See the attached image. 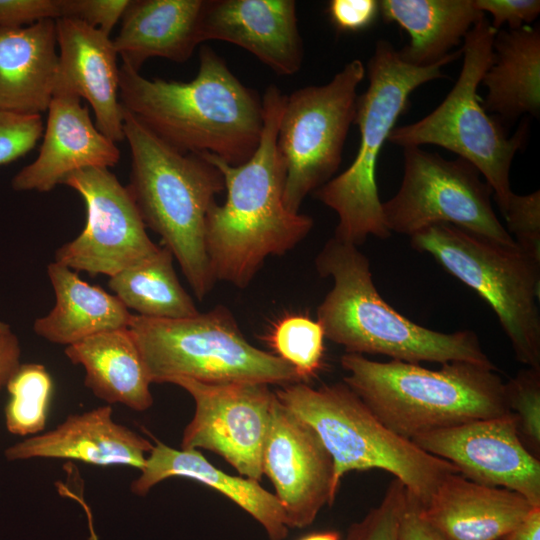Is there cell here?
I'll return each mask as SVG.
<instances>
[{
    "label": "cell",
    "instance_id": "cell-21",
    "mask_svg": "<svg viewBox=\"0 0 540 540\" xmlns=\"http://www.w3.org/2000/svg\"><path fill=\"white\" fill-rule=\"evenodd\" d=\"M533 507L514 491L452 473L419 510L443 540H502Z\"/></svg>",
    "mask_w": 540,
    "mask_h": 540
},
{
    "label": "cell",
    "instance_id": "cell-23",
    "mask_svg": "<svg viewBox=\"0 0 540 540\" xmlns=\"http://www.w3.org/2000/svg\"><path fill=\"white\" fill-rule=\"evenodd\" d=\"M56 22L0 27V111L40 115L54 94L58 53Z\"/></svg>",
    "mask_w": 540,
    "mask_h": 540
},
{
    "label": "cell",
    "instance_id": "cell-5",
    "mask_svg": "<svg viewBox=\"0 0 540 540\" xmlns=\"http://www.w3.org/2000/svg\"><path fill=\"white\" fill-rule=\"evenodd\" d=\"M123 132L131 152L126 187L146 228L161 237L203 300L216 283L205 247L206 215L225 190L223 175L201 154H184L164 143L125 109Z\"/></svg>",
    "mask_w": 540,
    "mask_h": 540
},
{
    "label": "cell",
    "instance_id": "cell-39",
    "mask_svg": "<svg viewBox=\"0 0 540 540\" xmlns=\"http://www.w3.org/2000/svg\"><path fill=\"white\" fill-rule=\"evenodd\" d=\"M327 11L335 28L342 32L367 29L380 13L379 1L375 0H332Z\"/></svg>",
    "mask_w": 540,
    "mask_h": 540
},
{
    "label": "cell",
    "instance_id": "cell-2",
    "mask_svg": "<svg viewBox=\"0 0 540 540\" xmlns=\"http://www.w3.org/2000/svg\"><path fill=\"white\" fill-rule=\"evenodd\" d=\"M199 69L189 82L147 79L122 64L123 108L156 137L184 153H211L230 165L256 151L262 129V99L246 87L211 47L199 51Z\"/></svg>",
    "mask_w": 540,
    "mask_h": 540
},
{
    "label": "cell",
    "instance_id": "cell-10",
    "mask_svg": "<svg viewBox=\"0 0 540 540\" xmlns=\"http://www.w3.org/2000/svg\"><path fill=\"white\" fill-rule=\"evenodd\" d=\"M446 271L473 289L497 315L516 359L540 369V260L517 244L504 245L450 224L410 236Z\"/></svg>",
    "mask_w": 540,
    "mask_h": 540
},
{
    "label": "cell",
    "instance_id": "cell-27",
    "mask_svg": "<svg viewBox=\"0 0 540 540\" xmlns=\"http://www.w3.org/2000/svg\"><path fill=\"white\" fill-rule=\"evenodd\" d=\"M379 9L386 22H394L409 35L398 51L401 59L427 67L460 53L451 52L485 14L473 0H382Z\"/></svg>",
    "mask_w": 540,
    "mask_h": 540
},
{
    "label": "cell",
    "instance_id": "cell-25",
    "mask_svg": "<svg viewBox=\"0 0 540 540\" xmlns=\"http://www.w3.org/2000/svg\"><path fill=\"white\" fill-rule=\"evenodd\" d=\"M47 274L56 301L47 315L34 321L36 335L69 346L102 332L129 327L133 314L114 294L89 284L76 271L55 261L47 266Z\"/></svg>",
    "mask_w": 540,
    "mask_h": 540
},
{
    "label": "cell",
    "instance_id": "cell-14",
    "mask_svg": "<svg viewBox=\"0 0 540 540\" xmlns=\"http://www.w3.org/2000/svg\"><path fill=\"white\" fill-rule=\"evenodd\" d=\"M195 402L193 418L183 431L181 449L212 451L240 475L260 481L274 391L254 382L203 383L188 378L169 381Z\"/></svg>",
    "mask_w": 540,
    "mask_h": 540
},
{
    "label": "cell",
    "instance_id": "cell-17",
    "mask_svg": "<svg viewBox=\"0 0 540 540\" xmlns=\"http://www.w3.org/2000/svg\"><path fill=\"white\" fill-rule=\"evenodd\" d=\"M293 0H205L201 42L235 44L281 76L297 73L303 43Z\"/></svg>",
    "mask_w": 540,
    "mask_h": 540
},
{
    "label": "cell",
    "instance_id": "cell-41",
    "mask_svg": "<svg viewBox=\"0 0 540 540\" xmlns=\"http://www.w3.org/2000/svg\"><path fill=\"white\" fill-rule=\"evenodd\" d=\"M399 540H443L422 517L419 504L408 493L400 523Z\"/></svg>",
    "mask_w": 540,
    "mask_h": 540
},
{
    "label": "cell",
    "instance_id": "cell-11",
    "mask_svg": "<svg viewBox=\"0 0 540 540\" xmlns=\"http://www.w3.org/2000/svg\"><path fill=\"white\" fill-rule=\"evenodd\" d=\"M365 75L362 61L354 59L328 83L286 96L276 144L285 172L283 200L291 212L298 213L307 195L338 170Z\"/></svg>",
    "mask_w": 540,
    "mask_h": 540
},
{
    "label": "cell",
    "instance_id": "cell-36",
    "mask_svg": "<svg viewBox=\"0 0 540 540\" xmlns=\"http://www.w3.org/2000/svg\"><path fill=\"white\" fill-rule=\"evenodd\" d=\"M129 3L130 0H61V18L81 21L110 35Z\"/></svg>",
    "mask_w": 540,
    "mask_h": 540
},
{
    "label": "cell",
    "instance_id": "cell-6",
    "mask_svg": "<svg viewBox=\"0 0 540 540\" xmlns=\"http://www.w3.org/2000/svg\"><path fill=\"white\" fill-rule=\"evenodd\" d=\"M462 54L427 67L404 62L398 50L379 40L366 69L368 87L357 97L354 124L360 141L350 166L313 192L338 215L334 238L356 247L369 235L386 239L376 169L381 149L398 118L407 110L410 95L421 85L445 77L442 68Z\"/></svg>",
    "mask_w": 540,
    "mask_h": 540
},
{
    "label": "cell",
    "instance_id": "cell-4",
    "mask_svg": "<svg viewBox=\"0 0 540 540\" xmlns=\"http://www.w3.org/2000/svg\"><path fill=\"white\" fill-rule=\"evenodd\" d=\"M346 383L394 433L412 440L430 431L509 413L496 370L469 362L438 370L399 360L380 362L345 353Z\"/></svg>",
    "mask_w": 540,
    "mask_h": 540
},
{
    "label": "cell",
    "instance_id": "cell-30",
    "mask_svg": "<svg viewBox=\"0 0 540 540\" xmlns=\"http://www.w3.org/2000/svg\"><path fill=\"white\" fill-rule=\"evenodd\" d=\"M7 430L19 436L38 435L45 429L53 393V380L43 364H21L6 385Z\"/></svg>",
    "mask_w": 540,
    "mask_h": 540
},
{
    "label": "cell",
    "instance_id": "cell-7",
    "mask_svg": "<svg viewBox=\"0 0 540 540\" xmlns=\"http://www.w3.org/2000/svg\"><path fill=\"white\" fill-rule=\"evenodd\" d=\"M276 398L311 426L329 452L334 485L351 471L391 473L423 507L441 482L458 469L387 428L344 382L313 388L306 382L280 386Z\"/></svg>",
    "mask_w": 540,
    "mask_h": 540
},
{
    "label": "cell",
    "instance_id": "cell-22",
    "mask_svg": "<svg viewBox=\"0 0 540 540\" xmlns=\"http://www.w3.org/2000/svg\"><path fill=\"white\" fill-rule=\"evenodd\" d=\"M140 471L130 486L137 496H145L170 477L195 480L217 490L251 515L265 529L269 540H284L288 536L284 511L275 494L264 489L259 481L225 473L198 450H178L156 440Z\"/></svg>",
    "mask_w": 540,
    "mask_h": 540
},
{
    "label": "cell",
    "instance_id": "cell-18",
    "mask_svg": "<svg viewBox=\"0 0 540 540\" xmlns=\"http://www.w3.org/2000/svg\"><path fill=\"white\" fill-rule=\"evenodd\" d=\"M80 100L68 93L53 94L39 154L13 176V190L48 192L76 171L118 163L115 142L97 129Z\"/></svg>",
    "mask_w": 540,
    "mask_h": 540
},
{
    "label": "cell",
    "instance_id": "cell-40",
    "mask_svg": "<svg viewBox=\"0 0 540 540\" xmlns=\"http://www.w3.org/2000/svg\"><path fill=\"white\" fill-rule=\"evenodd\" d=\"M21 364L20 341L10 324L0 320V391Z\"/></svg>",
    "mask_w": 540,
    "mask_h": 540
},
{
    "label": "cell",
    "instance_id": "cell-29",
    "mask_svg": "<svg viewBox=\"0 0 540 540\" xmlns=\"http://www.w3.org/2000/svg\"><path fill=\"white\" fill-rule=\"evenodd\" d=\"M171 251L160 246L149 258L111 277L108 286L128 310L157 319H179L199 313L178 280Z\"/></svg>",
    "mask_w": 540,
    "mask_h": 540
},
{
    "label": "cell",
    "instance_id": "cell-20",
    "mask_svg": "<svg viewBox=\"0 0 540 540\" xmlns=\"http://www.w3.org/2000/svg\"><path fill=\"white\" fill-rule=\"evenodd\" d=\"M111 406L69 415L56 428L10 447V461L32 458L76 460L87 464L125 465L142 470L153 444L113 420Z\"/></svg>",
    "mask_w": 540,
    "mask_h": 540
},
{
    "label": "cell",
    "instance_id": "cell-26",
    "mask_svg": "<svg viewBox=\"0 0 540 540\" xmlns=\"http://www.w3.org/2000/svg\"><path fill=\"white\" fill-rule=\"evenodd\" d=\"M64 353L84 368V384L99 399L135 411L153 405L152 383L128 328L90 336L66 346Z\"/></svg>",
    "mask_w": 540,
    "mask_h": 540
},
{
    "label": "cell",
    "instance_id": "cell-3",
    "mask_svg": "<svg viewBox=\"0 0 540 540\" xmlns=\"http://www.w3.org/2000/svg\"><path fill=\"white\" fill-rule=\"evenodd\" d=\"M333 287L317 308L325 338L351 354H380L408 363L469 362L497 370L471 330L444 333L398 313L380 296L368 258L358 247L329 239L315 259Z\"/></svg>",
    "mask_w": 540,
    "mask_h": 540
},
{
    "label": "cell",
    "instance_id": "cell-43",
    "mask_svg": "<svg viewBox=\"0 0 540 540\" xmlns=\"http://www.w3.org/2000/svg\"><path fill=\"white\" fill-rule=\"evenodd\" d=\"M299 540H340V534L334 530L309 533Z\"/></svg>",
    "mask_w": 540,
    "mask_h": 540
},
{
    "label": "cell",
    "instance_id": "cell-15",
    "mask_svg": "<svg viewBox=\"0 0 540 540\" xmlns=\"http://www.w3.org/2000/svg\"><path fill=\"white\" fill-rule=\"evenodd\" d=\"M411 441L454 465L465 478L514 491L540 507V461L520 439L511 412L423 433Z\"/></svg>",
    "mask_w": 540,
    "mask_h": 540
},
{
    "label": "cell",
    "instance_id": "cell-13",
    "mask_svg": "<svg viewBox=\"0 0 540 540\" xmlns=\"http://www.w3.org/2000/svg\"><path fill=\"white\" fill-rule=\"evenodd\" d=\"M63 184L80 194L87 220L75 239L56 250L55 262L92 276L111 277L159 250L127 187L108 168L81 169Z\"/></svg>",
    "mask_w": 540,
    "mask_h": 540
},
{
    "label": "cell",
    "instance_id": "cell-37",
    "mask_svg": "<svg viewBox=\"0 0 540 540\" xmlns=\"http://www.w3.org/2000/svg\"><path fill=\"white\" fill-rule=\"evenodd\" d=\"M475 7L482 13H489L490 22L495 30L503 25L508 29H518L530 25L540 14L539 0H473Z\"/></svg>",
    "mask_w": 540,
    "mask_h": 540
},
{
    "label": "cell",
    "instance_id": "cell-31",
    "mask_svg": "<svg viewBox=\"0 0 540 540\" xmlns=\"http://www.w3.org/2000/svg\"><path fill=\"white\" fill-rule=\"evenodd\" d=\"M324 330L317 320L305 315H288L278 320L268 336L271 347L290 364L303 382L322 366Z\"/></svg>",
    "mask_w": 540,
    "mask_h": 540
},
{
    "label": "cell",
    "instance_id": "cell-28",
    "mask_svg": "<svg viewBox=\"0 0 540 540\" xmlns=\"http://www.w3.org/2000/svg\"><path fill=\"white\" fill-rule=\"evenodd\" d=\"M483 109L507 120L540 112V28L498 30L493 60L483 75Z\"/></svg>",
    "mask_w": 540,
    "mask_h": 540
},
{
    "label": "cell",
    "instance_id": "cell-19",
    "mask_svg": "<svg viewBox=\"0 0 540 540\" xmlns=\"http://www.w3.org/2000/svg\"><path fill=\"white\" fill-rule=\"evenodd\" d=\"M58 70L54 93L89 102L97 129L113 142L125 140L119 98L117 52L109 35L71 18L55 20Z\"/></svg>",
    "mask_w": 540,
    "mask_h": 540
},
{
    "label": "cell",
    "instance_id": "cell-1",
    "mask_svg": "<svg viewBox=\"0 0 540 540\" xmlns=\"http://www.w3.org/2000/svg\"><path fill=\"white\" fill-rule=\"evenodd\" d=\"M286 95L269 85L262 97L263 129L254 154L230 165L211 153L203 158L222 173L223 204L214 201L205 222V247L215 281L246 288L270 256L283 255L313 228V219L287 209L285 172L277 150V133Z\"/></svg>",
    "mask_w": 540,
    "mask_h": 540
},
{
    "label": "cell",
    "instance_id": "cell-9",
    "mask_svg": "<svg viewBox=\"0 0 540 540\" xmlns=\"http://www.w3.org/2000/svg\"><path fill=\"white\" fill-rule=\"evenodd\" d=\"M496 33L486 17L480 19L463 39L461 71L444 100L422 119L394 128L388 141L402 148L436 145L457 154L477 168L503 213L514 193L511 164L528 140L529 122L509 137L482 107L477 90L492 63Z\"/></svg>",
    "mask_w": 540,
    "mask_h": 540
},
{
    "label": "cell",
    "instance_id": "cell-33",
    "mask_svg": "<svg viewBox=\"0 0 540 540\" xmlns=\"http://www.w3.org/2000/svg\"><path fill=\"white\" fill-rule=\"evenodd\" d=\"M406 504L407 490L402 482L394 478L380 504L348 528L345 540H399Z\"/></svg>",
    "mask_w": 540,
    "mask_h": 540
},
{
    "label": "cell",
    "instance_id": "cell-16",
    "mask_svg": "<svg viewBox=\"0 0 540 540\" xmlns=\"http://www.w3.org/2000/svg\"><path fill=\"white\" fill-rule=\"evenodd\" d=\"M275 394V393H274ZM288 528L311 525L325 505H332L333 460L315 430L274 398L262 458Z\"/></svg>",
    "mask_w": 540,
    "mask_h": 540
},
{
    "label": "cell",
    "instance_id": "cell-8",
    "mask_svg": "<svg viewBox=\"0 0 540 540\" xmlns=\"http://www.w3.org/2000/svg\"><path fill=\"white\" fill-rule=\"evenodd\" d=\"M128 329L151 383L174 378L210 384L303 382L290 364L253 346L223 305L179 319L132 315Z\"/></svg>",
    "mask_w": 540,
    "mask_h": 540
},
{
    "label": "cell",
    "instance_id": "cell-35",
    "mask_svg": "<svg viewBox=\"0 0 540 540\" xmlns=\"http://www.w3.org/2000/svg\"><path fill=\"white\" fill-rule=\"evenodd\" d=\"M41 115L0 111V165L9 164L30 152L43 136Z\"/></svg>",
    "mask_w": 540,
    "mask_h": 540
},
{
    "label": "cell",
    "instance_id": "cell-34",
    "mask_svg": "<svg viewBox=\"0 0 540 540\" xmlns=\"http://www.w3.org/2000/svg\"><path fill=\"white\" fill-rule=\"evenodd\" d=\"M502 215L515 243L540 260V191L527 195L513 193Z\"/></svg>",
    "mask_w": 540,
    "mask_h": 540
},
{
    "label": "cell",
    "instance_id": "cell-12",
    "mask_svg": "<svg viewBox=\"0 0 540 540\" xmlns=\"http://www.w3.org/2000/svg\"><path fill=\"white\" fill-rule=\"evenodd\" d=\"M403 156L401 185L381 205L391 233L412 236L431 225L450 224L504 245L516 244L494 212L492 188L475 166L421 147H405Z\"/></svg>",
    "mask_w": 540,
    "mask_h": 540
},
{
    "label": "cell",
    "instance_id": "cell-32",
    "mask_svg": "<svg viewBox=\"0 0 540 540\" xmlns=\"http://www.w3.org/2000/svg\"><path fill=\"white\" fill-rule=\"evenodd\" d=\"M509 412L517 423L520 439L537 458L540 454V369L528 367L505 383Z\"/></svg>",
    "mask_w": 540,
    "mask_h": 540
},
{
    "label": "cell",
    "instance_id": "cell-38",
    "mask_svg": "<svg viewBox=\"0 0 540 540\" xmlns=\"http://www.w3.org/2000/svg\"><path fill=\"white\" fill-rule=\"evenodd\" d=\"M61 18V0H0V27H21Z\"/></svg>",
    "mask_w": 540,
    "mask_h": 540
},
{
    "label": "cell",
    "instance_id": "cell-24",
    "mask_svg": "<svg viewBox=\"0 0 540 540\" xmlns=\"http://www.w3.org/2000/svg\"><path fill=\"white\" fill-rule=\"evenodd\" d=\"M205 0H130L113 40L123 64L135 71L149 58L185 62L201 44Z\"/></svg>",
    "mask_w": 540,
    "mask_h": 540
},
{
    "label": "cell",
    "instance_id": "cell-42",
    "mask_svg": "<svg viewBox=\"0 0 540 540\" xmlns=\"http://www.w3.org/2000/svg\"><path fill=\"white\" fill-rule=\"evenodd\" d=\"M502 540H540V507H533Z\"/></svg>",
    "mask_w": 540,
    "mask_h": 540
}]
</instances>
